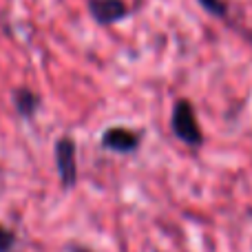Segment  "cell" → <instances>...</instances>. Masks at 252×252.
<instances>
[{
  "label": "cell",
  "instance_id": "3957f363",
  "mask_svg": "<svg viewBox=\"0 0 252 252\" xmlns=\"http://www.w3.org/2000/svg\"><path fill=\"white\" fill-rule=\"evenodd\" d=\"M139 144H142V135L137 130L126 128V126H111L102 133L100 139V146L104 151L118 153V155H130L139 148Z\"/></svg>",
  "mask_w": 252,
  "mask_h": 252
},
{
  "label": "cell",
  "instance_id": "7a4b0ae2",
  "mask_svg": "<svg viewBox=\"0 0 252 252\" xmlns=\"http://www.w3.org/2000/svg\"><path fill=\"white\" fill-rule=\"evenodd\" d=\"M53 157H56V168L60 177V186L64 190H71L78 184V146L71 135H60L53 146Z\"/></svg>",
  "mask_w": 252,
  "mask_h": 252
},
{
  "label": "cell",
  "instance_id": "6da1fadb",
  "mask_svg": "<svg viewBox=\"0 0 252 252\" xmlns=\"http://www.w3.org/2000/svg\"><path fill=\"white\" fill-rule=\"evenodd\" d=\"M170 130L179 142H184L190 148H199L204 144V130L197 122L195 106L188 97H179L175 102L173 113H170Z\"/></svg>",
  "mask_w": 252,
  "mask_h": 252
},
{
  "label": "cell",
  "instance_id": "8992f818",
  "mask_svg": "<svg viewBox=\"0 0 252 252\" xmlns=\"http://www.w3.org/2000/svg\"><path fill=\"white\" fill-rule=\"evenodd\" d=\"M16 244H18V235L4 223H0V252H13Z\"/></svg>",
  "mask_w": 252,
  "mask_h": 252
},
{
  "label": "cell",
  "instance_id": "5b68a950",
  "mask_svg": "<svg viewBox=\"0 0 252 252\" xmlns=\"http://www.w3.org/2000/svg\"><path fill=\"white\" fill-rule=\"evenodd\" d=\"M11 102L16 113L22 120H33L40 109V95L29 87H16L11 93Z\"/></svg>",
  "mask_w": 252,
  "mask_h": 252
},
{
  "label": "cell",
  "instance_id": "277c9868",
  "mask_svg": "<svg viewBox=\"0 0 252 252\" xmlns=\"http://www.w3.org/2000/svg\"><path fill=\"white\" fill-rule=\"evenodd\" d=\"M87 9L89 16L102 27L115 25L130 13L128 4L124 0H87Z\"/></svg>",
  "mask_w": 252,
  "mask_h": 252
},
{
  "label": "cell",
  "instance_id": "52a82bcc",
  "mask_svg": "<svg viewBox=\"0 0 252 252\" xmlns=\"http://www.w3.org/2000/svg\"><path fill=\"white\" fill-rule=\"evenodd\" d=\"M210 16L215 18H228V4L223 0H197Z\"/></svg>",
  "mask_w": 252,
  "mask_h": 252
},
{
  "label": "cell",
  "instance_id": "ba28073f",
  "mask_svg": "<svg viewBox=\"0 0 252 252\" xmlns=\"http://www.w3.org/2000/svg\"><path fill=\"white\" fill-rule=\"evenodd\" d=\"M69 252H93V250H91V248H87V246L71 244V246H69Z\"/></svg>",
  "mask_w": 252,
  "mask_h": 252
}]
</instances>
